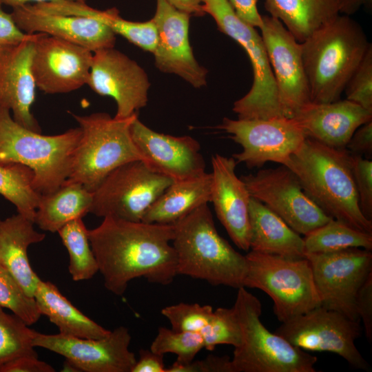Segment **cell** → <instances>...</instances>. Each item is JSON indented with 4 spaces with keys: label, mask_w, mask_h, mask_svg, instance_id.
<instances>
[{
    "label": "cell",
    "mask_w": 372,
    "mask_h": 372,
    "mask_svg": "<svg viewBox=\"0 0 372 372\" xmlns=\"http://www.w3.org/2000/svg\"><path fill=\"white\" fill-rule=\"evenodd\" d=\"M173 235L170 224L103 218L98 227L88 229V238L105 287L122 296L136 278L172 283L178 275L176 254L170 244Z\"/></svg>",
    "instance_id": "1"
},
{
    "label": "cell",
    "mask_w": 372,
    "mask_h": 372,
    "mask_svg": "<svg viewBox=\"0 0 372 372\" xmlns=\"http://www.w3.org/2000/svg\"><path fill=\"white\" fill-rule=\"evenodd\" d=\"M305 194L328 216L372 234V220L362 214L352 173L351 154L306 138L284 163Z\"/></svg>",
    "instance_id": "2"
},
{
    "label": "cell",
    "mask_w": 372,
    "mask_h": 372,
    "mask_svg": "<svg viewBox=\"0 0 372 372\" xmlns=\"http://www.w3.org/2000/svg\"><path fill=\"white\" fill-rule=\"evenodd\" d=\"M300 43L311 102L316 103L340 99L371 45L360 25L340 14Z\"/></svg>",
    "instance_id": "3"
},
{
    "label": "cell",
    "mask_w": 372,
    "mask_h": 372,
    "mask_svg": "<svg viewBox=\"0 0 372 372\" xmlns=\"http://www.w3.org/2000/svg\"><path fill=\"white\" fill-rule=\"evenodd\" d=\"M172 225L178 275L203 280L214 286L243 287L245 256L218 234L207 204Z\"/></svg>",
    "instance_id": "4"
},
{
    "label": "cell",
    "mask_w": 372,
    "mask_h": 372,
    "mask_svg": "<svg viewBox=\"0 0 372 372\" xmlns=\"http://www.w3.org/2000/svg\"><path fill=\"white\" fill-rule=\"evenodd\" d=\"M82 134L80 127L56 135L30 130L0 107V164L19 163L34 172L33 186L40 194L57 189L70 176Z\"/></svg>",
    "instance_id": "5"
},
{
    "label": "cell",
    "mask_w": 372,
    "mask_h": 372,
    "mask_svg": "<svg viewBox=\"0 0 372 372\" xmlns=\"http://www.w3.org/2000/svg\"><path fill=\"white\" fill-rule=\"evenodd\" d=\"M70 113L79 124L82 134L65 181L79 183L93 192L118 167L143 161L131 134V125L137 113L125 118H112L105 112L85 116Z\"/></svg>",
    "instance_id": "6"
},
{
    "label": "cell",
    "mask_w": 372,
    "mask_h": 372,
    "mask_svg": "<svg viewBox=\"0 0 372 372\" xmlns=\"http://www.w3.org/2000/svg\"><path fill=\"white\" fill-rule=\"evenodd\" d=\"M242 342L231 359L232 372H315L318 358L271 333L260 320L259 299L245 287L238 289L233 306Z\"/></svg>",
    "instance_id": "7"
},
{
    "label": "cell",
    "mask_w": 372,
    "mask_h": 372,
    "mask_svg": "<svg viewBox=\"0 0 372 372\" xmlns=\"http://www.w3.org/2000/svg\"><path fill=\"white\" fill-rule=\"evenodd\" d=\"M245 258L243 287L267 293L273 300V311L280 322H287L321 305L307 258H291L254 251Z\"/></svg>",
    "instance_id": "8"
},
{
    "label": "cell",
    "mask_w": 372,
    "mask_h": 372,
    "mask_svg": "<svg viewBox=\"0 0 372 372\" xmlns=\"http://www.w3.org/2000/svg\"><path fill=\"white\" fill-rule=\"evenodd\" d=\"M202 3L204 12L212 17L219 30L245 50L252 66L251 87L233 105L238 118L267 119L285 116L263 40L256 28L241 20L227 0H202Z\"/></svg>",
    "instance_id": "9"
},
{
    "label": "cell",
    "mask_w": 372,
    "mask_h": 372,
    "mask_svg": "<svg viewBox=\"0 0 372 372\" xmlns=\"http://www.w3.org/2000/svg\"><path fill=\"white\" fill-rule=\"evenodd\" d=\"M173 183L143 161L126 163L110 172L93 192L90 213L99 217L140 222Z\"/></svg>",
    "instance_id": "10"
},
{
    "label": "cell",
    "mask_w": 372,
    "mask_h": 372,
    "mask_svg": "<svg viewBox=\"0 0 372 372\" xmlns=\"http://www.w3.org/2000/svg\"><path fill=\"white\" fill-rule=\"evenodd\" d=\"M274 332L304 351L338 354L357 369L371 370L355 344L361 335L360 321L336 311L320 305L282 322Z\"/></svg>",
    "instance_id": "11"
},
{
    "label": "cell",
    "mask_w": 372,
    "mask_h": 372,
    "mask_svg": "<svg viewBox=\"0 0 372 372\" xmlns=\"http://www.w3.org/2000/svg\"><path fill=\"white\" fill-rule=\"evenodd\" d=\"M321 306L353 320L357 293L372 273L371 250L351 247L326 253H307Z\"/></svg>",
    "instance_id": "12"
},
{
    "label": "cell",
    "mask_w": 372,
    "mask_h": 372,
    "mask_svg": "<svg viewBox=\"0 0 372 372\" xmlns=\"http://www.w3.org/2000/svg\"><path fill=\"white\" fill-rule=\"evenodd\" d=\"M216 127L242 147V151L232 157L236 163H243L249 168L261 167L267 162L284 165L307 138L298 122L286 116L237 120L225 117Z\"/></svg>",
    "instance_id": "13"
},
{
    "label": "cell",
    "mask_w": 372,
    "mask_h": 372,
    "mask_svg": "<svg viewBox=\"0 0 372 372\" xmlns=\"http://www.w3.org/2000/svg\"><path fill=\"white\" fill-rule=\"evenodd\" d=\"M240 178L252 198L266 205L300 235L305 236L332 218L305 194L296 175L283 165Z\"/></svg>",
    "instance_id": "14"
},
{
    "label": "cell",
    "mask_w": 372,
    "mask_h": 372,
    "mask_svg": "<svg viewBox=\"0 0 372 372\" xmlns=\"http://www.w3.org/2000/svg\"><path fill=\"white\" fill-rule=\"evenodd\" d=\"M132 336L120 326L99 339L36 331L32 344L59 354L85 372H131L136 358L129 347Z\"/></svg>",
    "instance_id": "15"
},
{
    "label": "cell",
    "mask_w": 372,
    "mask_h": 372,
    "mask_svg": "<svg viewBox=\"0 0 372 372\" xmlns=\"http://www.w3.org/2000/svg\"><path fill=\"white\" fill-rule=\"evenodd\" d=\"M93 52L44 33L34 40L32 71L37 85L45 94L68 93L87 83Z\"/></svg>",
    "instance_id": "16"
},
{
    "label": "cell",
    "mask_w": 372,
    "mask_h": 372,
    "mask_svg": "<svg viewBox=\"0 0 372 372\" xmlns=\"http://www.w3.org/2000/svg\"><path fill=\"white\" fill-rule=\"evenodd\" d=\"M87 85L98 94L114 99L116 118L130 117L148 102L147 74L135 61L114 48L93 52Z\"/></svg>",
    "instance_id": "17"
},
{
    "label": "cell",
    "mask_w": 372,
    "mask_h": 372,
    "mask_svg": "<svg viewBox=\"0 0 372 372\" xmlns=\"http://www.w3.org/2000/svg\"><path fill=\"white\" fill-rule=\"evenodd\" d=\"M259 28L276 82L281 108L292 118L311 102L300 43L277 19L262 16Z\"/></svg>",
    "instance_id": "18"
},
{
    "label": "cell",
    "mask_w": 372,
    "mask_h": 372,
    "mask_svg": "<svg viewBox=\"0 0 372 372\" xmlns=\"http://www.w3.org/2000/svg\"><path fill=\"white\" fill-rule=\"evenodd\" d=\"M190 17L166 0H156L152 19L157 29L158 41L153 54L159 70L176 74L199 88L206 85L208 71L196 61L190 45Z\"/></svg>",
    "instance_id": "19"
},
{
    "label": "cell",
    "mask_w": 372,
    "mask_h": 372,
    "mask_svg": "<svg viewBox=\"0 0 372 372\" xmlns=\"http://www.w3.org/2000/svg\"><path fill=\"white\" fill-rule=\"evenodd\" d=\"M132 139L143 161L153 171L178 181L205 172L199 143L190 136H174L157 132L138 118L131 125Z\"/></svg>",
    "instance_id": "20"
},
{
    "label": "cell",
    "mask_w": 372,
    "mask_h": 372,
    "mask_svg": "<svg viewBox=\"0 0 372 372\" xmlns=\"http://www.w3.org/2000/svg\"><path fill=\"white\" fill-rule=\"evenodd\" d=\"M36 36L0 48V107L9 110L21 126L41 133L31 111L37 87L32 71Z\"/></svg>",
    "instance_id": "21"
},
{
    "label": "cell",
    "mask_w": 372,
    "mask_h": 372,
    "mask_svg": "<svg viewBox=\"0 0 372 372\" xmlns=\"http://www.w3.org/2000/svg\"><path fill=\"white\" fill-rule=\"evenodd\" d=\"M236 162L219 154L211 156V201L217 218L233 242L240 249H249V203L251 195L236 174Z\"/></svg>",
    "instance_id": "22"
},
{
    "label": "cell",
    "mask_w": 372,
    "mask_h": 372,
    "mask_svg": "<svg viewBox=\"0 0 372 372\" xmlns=\"http://www.w3.org/2000/svg\"><path fill=\"white\" fill-rule=\"evenodd\" d=\"M10 14L26 34L44 33L87 48L92 52L114 48L116 34L93 18L43 12L30 3L12 8Z\"/></svg>",
    "instance_id": "23"
},
{
    "label": "cell",
    "mask_w": 372,
    "mask_h": 372,
    "mask_svg": "<svg viewBox=\"0 0 372 372\" xmlns=\"http://www.w3.org/2000/svg\"><path fill=\"white\" fill-rule=\"evenodd\" d=\"M292 118L307 138L342 149L360 126L372 120V112L347 99H340L325 103L310 102Z\"/></svg>",
    "instance_id": "24"
},
{
    "label": "cell",
    "mask_w": 372,
    "mask_h": 372,
    "mask_svg": "<svg viewBox=\"0 0 372 372\" xmlns=\"http://www.w3.org/2000/svg\"><path fill=\"white\" fill-rule=\"evenodd\" d=\"M34 224L19 213L0 218V265L32 298L39 277L30 265L28 249L45 238L44 233L35 230Z\"/></svg>",
    "instance_id": "25"
},
{
    "label": "cell",
    "mask_w": 372,
    "mask_h": 372,
    "mask_svg": "<svg viewBox=\"0 0 372 372\" xmlns=\"http://www.w3.org/2000/svg\"><path fill=\"white\" fill-rule=\"evenodd\" d=\"M249 223L251 251L291 258H306L303 238L266 205L252 197L249 203Z\"/></svg>",
    "instance_id": "26"
},
{
    "label": "cell",
    "mask_w": 372,
    "mask_h": 372,
    "mask_svg": "<svg viewBox=\"0 0 372 372\" xmlns=\"http://www.w3.org/2000/svg\"><path fill=\"white\" fill-rule=\"evenodd\" d=\"M37 9L54 14L93 18L109 27L115 34L145 51L154 53L158 41L157 29L153 19L143 22L131 21L122 18L116 8L105 10L95 9L86 2L55 1L33 4Z\"/></svg>",
    "instance_id": "27"
},
{
    "label": "cell",
    "mask_w": 372,
    "mask_h": 372,
    "mask_svg": "<svg viewBox=\"0 0 372 372\" xmlns=\"http://www.w3.org/2000/svg\"><path fill=\"white\" fill-rule=\"evenodd\" d=\"M211 173L173 183L145 212L142 221L173 224L211 201Z\"/></svg>",
    "instance_id": "28"
},
{
    "label": "cell",
    "mask_w": 372,
    "mask_h": 372,
    "mask_svg": "<svg viewBox=\"0 0 372 372\" xmlns=\"http://www.w3.org/2000/svg\"><path fill=\"white\" fill-rule=\"evenodd\" d=\"M34 298L41 314L59 328V333L99 339L110 332L80 311L51 282L39 278Z\"/></svg>",
    "instance_id": "29"
},
{
    "label": "cell",
    "mask_w": 372,
    "mask_h": 372,
    "mask_svg": "<svg viewBox=\"0 0 372 372\" xmlns=\"http://www.w3.org/2000/svg\"><path fill=\"white\" fill-rule=\"evenodd\" d=\"M264 5L299 43L340 14L336 0H265Z\"/></svg>",
    "instance_id": "30"
},
{
    "label": "cell",
    "mask_w": 372,
    "mask_h": 372,
    "mask_svg": "<svg viewBox=\"0 0 372 372\" xmlns=\"http://www.w3.org/2000/svg\"><path fill=\"white\" fill-rule=\"evenodd\" d=\"M92 200L93 192L83 185L65 181L55 191L41 194L34 223L43 231L57 232L69 222L90 213Z\"/></svg>",
    "instance_id": "31"
},
{
    "label": "cell",
    "mask_w": 372,
    "mask_h": 372,
    "mask_svg": "<svg viewBox=\"0 0 372 372\" xmlns=\"http://www.w3.org/2000/svg\"><path fill=\"white\" fill-rule=\"evenodd\" d=\"M307 253H326L351 247L372 249V234L331 218L303 237Z\"/></svg>",
    "instance_id": "32"
},
{
    "label": "cell",
    "mask_w": 372,
    "mask_h": 372,
    "mask_svg": "<svg viewBox=\"0 0 372 372\" xmlns=\"http://www.w3.org/2000/svg\"><path fill=\"white\" fill-rule=\"evenodd\" d=\"M34 172L19 163L0 164V194L13 204L17 213L34 222L41 194L33 186Z\"/></svg>",
    "instance_id": "33"
},
{
    "label": "cell",
    "mask_w": 372,
    "mask_h": 372,
    "mask_svg": "<svg viewBox=\"0 0 372 372\" xmlns=\"http://www.w3.org/2000/svg\"><path fill=\"white\" fill-rule=\"evenodd\" d=\"M57 232L68 252V270L72 280L92 278L99 271V267L90 246L88 229L82 218L69 222Z\"/></svg>",
    "instance_id": "34"
},
{
    "label": "cell",
    "mask_w": 372,
    "mask_h": 372,
    "mask_svg": "<svg viewBox=\"0 0 372 372\" xmlns=\"http://www.w3.org/2000/svg\"><path fill=\"white\" fill-rule=\"evenodd\" d=\"M0 305V367L21 355H37L32 342L36 331Z\"/></svg>",
    "instance_id": "35"
},
{
    "label": "cell",
    "mask_w": 372,
    "mask_h": 372,
    "mask_svg": "<svg viewBox=\"0 0 372 372\" xmlns=\"http://www.w3.org/2000/svg\"><path fill=\"white\" fill-rule=\"evenodd\" d=\"M203 348V339L200 332L178 331L164 327L158 328L150 345V349L155 353L176 355V361L180 363L192 362Z\"/></svg>",
    "instance_id": "36"
},
{
    "label": "cell",
    "mask_w": 372,
    "mask_h": 372,
    "mask_svg": "<svg viewBox=\"0 0 372 372\" xmlns=\"http://www.w3.org/2000/svg\"><path fill=\"white\" fill-rule=\"evenodd\" d=\"M200 333L204 348L208 351H213L218 344H229L235 348L242 342V331L234 307L214 310L209 323Z\"/></svg>",
    "instance_id": "37"
},
{
    "label": "cell",
    "mask_w": 372,
    "mask_h": 372,
    "mask_svg": "<svg viewBox=\"0 0 372 372\" xmlns=\"http://www.w3.org/2000/svg\"><path fill=\"white\" fill-rule=\"evenodd\" d=\"M0 305L10 310L29 326L36 323L41 316L34 298L29 296L1 265Z\"/></svg>",
    "instance_id": "38"
},
{
    "label": "cell",
    "mask_w": 372,
    "mask_h": 372,
    "mask_svg": "<svg viewBox=\"0 0 372 372\" xmlns=\"http://www.w3.org/2000/svg\"><path fill=\"white\" fill-rule=\"evenodd\" d=\"M214 309L209 304L179 302L162 309L161 313L178 331L200 332L209 323Z\"/></svg>",
    "instance_id": "39"
},
{
    "label": "cell",
    "mask_w": 372,
    "mask_h": 372,
    "mask_svg": "<svg viewBox=\"0 0 372 372\" xmlns=\"http://www.w3.org/2000/svg\"><path fill=\"white\" fill-rule=\"evenodd\" d=\"M344 92L346 99L372 112V45L349 78Z\"/></svg>",
    "instance_id": "40"
},
{
    "label": "cell",
    "mask_w": 372,
    "mask_h": 372,
    "mask_svg": "<svg viewBox=\"0 0 372 372\" xmlns=\"http://www.w3.org/2000/svg\"><path fill=\"white\" fill-rule=\"evenodd\" d=\"M351 165L360 210L366 219L372 220V161L351 154Z\"/></svg>",
    "instance_id": "41"
},
{
    "label": "cell",
    "mask_w": 372,
    "mask_h": 372,
    "mask_svg": "<svg viewBox=\"0 0 372 372\" xmlns=\"http://www.w3.org/2000/svg\"><path fill=\"white\" fill-rule=\"evenodd\" d=\"M165 372H232V368L229 356L209 355L203 360L187 363L175 361Z\"/></svg>",
    "instance_id": "42"
},
{
    "label": "cell",
    "mask_w": 372,
    "mask_h": 372,
    "mask_svg": "<svg viewBox=\"0 0 372 372\" xmlns=\"http://www.w3.org/2000/svg\"><path fill=\"white\" fill-rule=\"evenodd\" d=\"M355 310L364 327L366 338L372 341V273L359 289L355 298Z\"/></svg>",
    "instance_id": "43"
},
{
    "label": "cell",
    "mask_w": 372,
    "mask_h": 372,
    "mask_svg": "<svg viewBox=\"0 0 372 372\" xmlns=\"http://www.w3.org/2000/svg\"><path fill=\"white\" fill-rule=\"evenodd\" d=\"M48 363L40 360L38 355H23L17 357L0 367V372H54Z\"/></svg>",
    "instance_id": "44"
},
{
    "label": "cell",
    "mask_w": 372,
    "mask_h": 372,
    "mask_svg": "<svg viewBox=\"0 0 372 372\" xmlns=\"http://www.w3.org/2000/svg\"><path fill=\"white\" fill-rule=\"evenodd\" d=\"M345 148L351 154H364L367 158H371L372 120L364 123L354 132Z\"/></svg>",
    "instance_id": "45"
},
{
    "label": "cell",
    "mask_w": 372,
    "mask_h": 372,
    "mask_svg": "<svg viewBox=\"0 0 372 372\" xmlns=\"http://www.w3.org/2000/svg\"><path fill=\"white\" fill-rule=\"evenodd\" d=\"M33 34H26L14 23L10 13L0 8V48L19 43L32 37Z\"/></svg>",
    "instance_id": "46"
},
{
    "label": "cell",
    "mask_w": 372,
    "mask_h": 372,
    "mask_svg": "<svg viewBox=\"0 0 372 372\" xmlns=\"http://www.w3.org/2000/svg\"><path fill=\"white\" fill-rule=\"evenodd\" d=\"M236 14L249 25L260 28L262 17L257 8L258 0H227Z\"/></svg>",
    "instance_id": "47"
},
{
    "label": "cell",
    "mask_w": 372,
    "mask_h": 372,
    "mask_svg": "<svg viewBox=\"0 0 372 372\" xmlns=\"http://www.w3.org/2000/svg\"><path fill=\"white\" fill-rule=\"evenodd\" d=\"M164 355L149 349H141L131 372H165Z\"/></svg>",
    "instance_id": "48"
},
{
    "label": "cell",
    "mask_w": 372,
    "mask_h": 372,
    "mask_svg": "<svg viewBox=\"0 0 372 372\" xmlns=\"http://www.w3.org/2000/svg\"><path fill=\"white\" fill-rule=\"evenodd\" d=\"M177 10L190 16L201 17L205 14L202 0H166Z\"/></svg>",
    "instance_id": "49"
},
{
    "label": "cell",
    "mask_w": 372,
    "mask_h": 372,
    "mask_svg": "<svg viewBox=\"0 0 372 372\" xmlns=\"http://www.w3.org/2000/svg\"><path fill=\"white\" fill-rule=\"evenodd\" d=\"M340 14L351 16L362 6V0H336Z\"/></svg>",
    "instance_id": "50"
},
{
    "label": "cell",
    "mask_w": 372,
    "mask_h": 372,
    "mask_svg": "<svg viewBox=\"0 0 372 372\" xmlns=\"http://www.w3.org/2000/svg\"><path fill=\"white\" fill-rule=\"evenodd\" d=\"M61 1V0H0V3L6 6H9L10 7L16 8L21 6L25 4H28L30 2L41 3V2H48V1ZM66 1H76L80 2H85L86 0H66Z\"/></svg>",
    "instance_id": "51"
}]
</instances>
